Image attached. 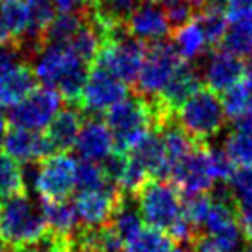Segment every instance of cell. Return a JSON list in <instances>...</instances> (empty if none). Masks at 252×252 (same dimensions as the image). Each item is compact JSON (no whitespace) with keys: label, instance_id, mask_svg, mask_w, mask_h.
Here are the masks:
<instances>
[{"label":"cell","instance_id":"6da1fadb","mask_svg":"<svg viewBox=\"0 0 252 252\" xmlns=\"http://www.w3.org/2000/svg\"><path fill=\"white\" fill-rule=\"evenodd\" d=\"M138 211L149 228L169 235L173 240H190L195 233L183 213V193L175 183L151 180L138 190Z\"/></svg>","mask_w":252,"mask_h":252},{"label":"cell","instance_id":"7a4b0ae2","mask_svg":"<svg viewBox=\"0 0 252 252\" xmlns=\"http://www.w3.org/2000/svg\"><path fill=\"white\" fill-rule=\"evenodd\" d=\"M36 80L57 90L69 104L81 100L87 83V63L80 59L66 43H45L35 52Z\"/></svg>","mask_w":252,"mask_h":252},{"label":"cell","instance_id":"3957f363","mask_svg":"<svg viewBox=\"0 0 252 252\" xmlns=\"http://www.w3.org/2000/svg\"><path fill=\"white\" fill-rule=\"evenodd\" d=\"M42 209L28 195L0 202V240L11 252H32L49 238Z\"/></svg>","mask_w":252,"mask_h":252},{"label":"cell","instance_id":"277c9868","mask_svg":"<svg viewBox=\"0 0 252 252\" xmlns=\"http://www.w3.org/2000/svg\"><path fill=\"white\" fill-rule=\"evenodd\" d=\"M176 121L197 144H206L209 138L220 135L226 114L216 92L204 88L176 109Z\"/></svg>","mask_w":252,"mask_h":252},{"label":"cell","instance_id":"5b68a950","mask_svg":"<svg viewBox=\"0 0 252 252\" xmlns=\"http://www.w3.org/2000/svg\"><path fill=\"white\" fill-rule=\"evenodd\" d=\"M145 54L147 50L144 43L133 38L123 26L107 36L95 63L125 83H135L140 74Z\"/></svg>","mask_w":252,"mask_h":252},{"label":"cell","instance_id":"8992f818","mask_svg":"<svg viewBox=\"0 0 252 252\" xmlns=\"http://www.w3.org/2000/svg\"><path fill=\"white\" fill-rule=\"evenodd\" d=\"M182 64V57L173 43L156 42L149 47L137 80L138 94L142 97L156 98L161 95L175 71Z\"/></svg>","mask_w":252,"mask_h":252},{"label":"cell","instance_id":"52a82bcc","mask_svg":"<svg viewBox=\"0 0 252 252\" xmlns=\"http://www.w3.org/2000/svg\"><path fill=\"white\" fill-rule=\"evenodd\" d=\"M78 162L66 152L52 154L33 171V187L43 200L66 199L76 189Z\"/></svg>","mask_w":252,"mask_h":252},{"label":"cell","instance_id":"ba28073f","mask_svg":"<svg viewBox=\"0 0 252 252\" xmlns=\"http://www.w3.org/2000/svg\"><path fill=\"white\" fill-rule=\"evenodd\" d=\"M61 109V95L49 87L35 88L28 97L11 107L9 121L14 128L40 131L49 128Z\"/></svg>","mask_w":252,"mask_h":252},{"label":"cell","instance_id":"9c48e42d","mask_svg":"<svg viewBox=\"0 0 252 252\" xmlns=\"http://www.w3.org/2000/svg\"><path fill=\"white\" fill-rule=\"evenodd\" d=\"M126 95H128V88L125 81H121L104 67L95 66L87 76L80 104L85 111L98 114L125 100Z\"/></svg>","mask_w":252,"mask_h":252},{"label":"cell","instance_id":"30bf717a","mask_svg":"<svg viewBox=\"0 0 252 252\" xmlns=\"http://www.w3.org/2000/svg\"><path fill=\"white\" fill-rule=\"evenodd\" d=\"M171 176L185 197L206 193L216 183L209 162V147L197 145L175 169Z\"/></svg>","mask_w":252,"mask_h":252},{"label":"cell","instance_id":"8fae6325","mask_svg":"<svg viewBox=\"0 0 252 252\" xmlns=\"http://www.w3.org/2000/svg\"><path fill=\"white\" fill-rule=\"evenodd\" d=\"M126 32L140 42H162L171 32L166 9L156 0H142L128 21L125 23Z\"/></svg>","mask_w":252,"mask_h":252},{"label":"cell","instance_id":"7c38bea8","mask_svg":"<svg viewBox=\"0 0 252 252\" xmlns=\"http://www.w3.org/2000/svg\"><path fill=\"white\" fill-rule=\"evenodd\" d=\"M121 197L123 193L114 185L98 190H80L74 199L78 220L85 224V228L107 224Z\"/></svg>","mask_w":252,"mask_h":252},{"label":"cell","instance_id":"4fadbf2b","mask_svg":"<svg viewBox=\"0 0 252 252\" xmlns=\"http://www.w3.org/2000/svg\"><path fill=\"white\" fill-rule=\"evenodd\" d=\"M4 149L7 156L19 162H42L56 151L47 135L14 126L5 133Z\"/></svg>","mask_w":252,"mask_h":252},{"label":"cell","instance_id":"5bb4252c","mask_svg":"<svg viewBox=\"0 0 252 252\" xmlns=\"http://www.w3.org/2000/svg\"><path fill=\"white\" fill-rule=\"evenodd\" d=\"M244 71L245 66L242 64L240 57L226 50H214L204 64L202 76L209 90L224 94L240 83V80L244 78Z\"/></svg>","mask_w":252,"mask_h":252},{"label":"cell","instance_id":"9a60e30c","mask_svg":"<svg viewBox=\"0 0 252 252\" xmlns=\"http://www.w3.org/2000/svg\"><path fill=\"white\" fill-rule=\"evenodd\" d=\"M74 147L83 161L102 162L116 152L114 135L105 121L90 119L81 126Z\"/></svg>","mask_w":252,"mask_h":252},{"label":"cell","instance_id":"2e32d148","mask_svg":"<svg viewBox=\"0 0 252 252\" xmlns=\"http://www.w3.org/2000/svg\"><path fill=\"white\" fill-rule=\"evenodd\" d=\"M36 87V74L26 63H12L0 67V107H12L28 97Z\"/></svg>","mask_w":252,"mask_h":252},{"label":"cell","instance_id":"e0dca14e","mask_svg":"<svg viewBox=\"0 0 252 252\" xmlns=\"http://www.w3.org/2000/svg\"><path fill=\"white\" fill-rule=\"evenodd\" d=\"M200 90V73L192 64H180V67L175 71L171 80L161 92L159 98L162 105L168 111L175 112L185 100H189L195 92Z\"/></svg>","mask_w":252,"mask_h":252},{"label":"cell","instance_id":"ac0fdd59","mask_svg":"<svg viewBox=\"0 0 252 252\" xmlns=\"http://www.w3.org/2000/svg\"><path fill=\"white\" fill-rule=\"evenodd\" d=\"M81 126H83V116L74 105H67L59 109L56 118L47 128V138L54 145L56 151L66 152L74 147L76 138L80 135Z\"/></svg>","mask_w":252,"mask_h":252},{"label":"cell","instance_id":"d6986e66","mask_svg":"<svg viewBox=\"0 0 252 252\" xmlns=\"http://www.w3.org/2000/svg\"><path fill=\"white\" fill-rule=\"evenodd\" d=\"M131 159L138 162L142 168L145 169L149 176L154 178H164L169 175V166L168 159H166L164 145H162L161 135L159 133H151L147 137H144L130 152H128Z\"/></svg>","mask_w":252,"mask_h":252},{"label":"cell","instance_id":"ffe728a7","mask_svg":"<svg viewBox=\"0 0 252 252\" xmlns=\"http://www.w3.org/2000/svg\"><path fill=\"white\" fill-rule=\"evenodd\" d=\"M40 209H42L43 220L52 237L73 238L78 223H80L74 202H69L67 199L43 200Z\"/></svg>","mask_w":252,"mask_h":252},{"label":"cell","instance_id":"44dd1931","mask_svg":"<svg viewBox=\"0 0 252 252\" xmlns=\"http://www.w3.org/2000/svg\"><path fill=\"white\" fill-rule=\"evenodd\" d=\"M78 252H126L125 240L111 223L95 228H85L74 240Z\"/></svg>","mask_w":252,"mask_h":252},{"label":"cell","instance_id":"7402d4cb","mask_svg":"<svg viewBox=\"0 0 252 252\" xmlns=\"http://www.w3.org/2000/svg\"><path fill=\"white\" fill-rule=\"evenodd\" d=\"M223 149L233 164L252 169V119L235 123V128L224 138Z\"/></svg>","mask_w":252,"mask_h":252},{"label":"cell","instance_id":"603a6c76","mask_svg":"<svg viewBox=\"0 0 252 252\" xmlns=\"http://www.w3.org/2000/svg\"><path fill=\"white\" fill-rule=\"evenodd\" d=\"M173 45H175L176 52L180 54V57L185 61H193L204 52V49L207 47L206 36L200 28V25L192 19L187 25L175 28L173 33Z\"/></svg>","mask_w":252,"mask_h":252},{"label":"cell","instance_id":"cb8c5ba5","mask_svg":"<svg viewBox=\"0 0 252 252\" xmlns=\"http://www.w3.org/2000/svg\"><path fill=\"white\" fill-rule=\"evenodd\" d=\"M109 223L118 231L119 237L125 240V245L144 230V226H142L144 220H142V216H140L138 206H133V202H130V200L126 199V195H123L121 199H119V202H118V206H116Z\"/></svg>","mask_w":252,"mask_h":252},{"label":"cell","instance_id":"d4e9b609","mask_svg":"<svg viewBox=\"0 0 252 252\" xmlns=\"http://www.w3.org/2000/svg\"><path fill=\"white\" fill-rule=\"evenodd\" d=\"M26 175L21 162L11 156H0V200L25 193Z\"/></svg>","mask_w":252,"mask_h":252},{"label":"cell","instance_id":"484cf974","mask_svg":"<svg viewBox=\"0 0 252 252\" xmlns=\"http://www.w3.org/2000/svg\"><path fill=\"white\" fill-rule=\"evenodd\" d=\"M221 102H223L224 114L231 121L240 123L252 119V92L242 81L224 92Z\"/></svg>","mask_w":252,"mask_h":252},{"label":"cell","instance_id":"4316f807","mask_svg":"<svg viewBox=\"0 0 252 252\" xmlns=\"http://www.w3.org/2000/svg\"><path fill=\"white\" fill-rule=\"evenodd\" d=\"M221 43L226 52L240 59L252 57V21L230 23Z\"/></svg>","mask_w":252,"mask_h":252},{"label":"cell","instance_id":"83f0119b","mask_svg":"<svg viewBox=\"0 0 252 252\" xmlns=\"http://www.w3.org/2000/svg\"><path fill=\"white\" fill-rule=\"evenodd\" d=\"M85 21V12L80 14H59L52 19L50 26L43 35V43H67L74 33L81 28Z\"/></svg>","mask_w":252,"mask_h":252},{"label":"cell","instance_id":"f1b7e54d","mask_svg":"<svg viewBox=\"0 0 252 252\" xmlns=\"http://www.w3.org/2000/svg\"><path fill=\"white\" fill-rule=\"evenodd\" d=\"M173 238L154 228H144L126 244V252H171Z\"/></svg>","mask_w":252,"mask_h":252},{"label":"cell","instance_id":"f546056e","mask_svg":"<svg viewBox=\"0 0 252 252\" xmlns=\"http://www.w3.org/2000/svg\"><path fill=\"white\" fill-rule=\"evenodd\" d=\"M112 185L98 162L81 161L76 169V187L80 190H98Z\"/></svg>","mask_w":252,"mask_h":252},{"label":"cell","instance_id":"4dcf8cb0","mask_svg":"<svg viewBox=\"0 0 252 252\" xmlns=\"http://www.w3.org/2000/svg\"><path fill=\"white\" fill-rule=\"evenodd\" d=\"M230 195L237 204H252V169L240 168L228 180Z\"/></svg>","mask_w":252,"mask_h":252},{"label":"cell","instance_id":"1f68e13d","mask_svg":"<svg viewBox=\"0 0 252 252\" xmlns=\"http://www.w3.org/2000/svg\"><path fill=\"white\" fill-rule=\"evenodd\" d=\"M209 162L216 182H228L235 173V164L228 158L224 149H209Z\"/></svg>","mask_w":252,"mask_h":252},{"label":"cell","instance_id":"d6a6232c","mask_svg":"<svg viewBox=\"0 0 252 252\" xmlns=\"http://www.w3.org/2000/svg\"><path fill=\"white\" fill-rule=\"evenodd\" d=\"M197 7H193L189 2H175V4L166 5V14H168L171 28H180V26L190 23L195 18Z\"/></svg>","mask_w":252,"mask_h":252},{"label":"cell","instance_id":"836d02e7","mask_svg":"<svg viewBox=\"0 0 252 252\" xmlns=\"http://www.w3.org/2000/svg\"><path fill=\"white\" fill-rule=\"evenodd\" d=\"M230 23L252 21V0H221Z\"/></svg>","mask_w":252,"mask_h":252},{"label":"cell","instance_id":"e575fe53","mask_svg":"<svg viewBox=\"0 0 252 252\" xmlns=\"http://www.w3.org/2000/svg\"><path fill=\"white\" fill-rule=\"evenodd\" d=\"M32 252H78V249L74 238H59L49 235V238Z\"/></svg>","mask_w":252,"mask_h":252},{"label":"cell","instance_id":"d590c367","mask_svg":"<svg viewBox=\"0 0 252 252\" xmlns=\"http://www.w3.org/2000/svg\"><path fill=\"white\" fill-rule=\"evenodd\" d=\"M235 214H237L242 235L252 242V204H237V213Z\"/></svg>","mask_w":252,"mask_h":252},{"label":"cell","instance_id":"8d00e7d4","mask_svg":"<svg viewBox=\"0 0 252 252\" xmlns=\"http://www.w3.org/2000/svg\"><path fill=\"white\" fill-rule=\"evenodd\" d=\"M59 14H80L90 5V0H50Z\"/></svg>","mask_w":252,"mask_h":252},{"label":"cell","instance_id":"74e56055","mask_svg":"<svg viewBox=\"0 0 252 252\" xmlns=\"http://www.w3.org/2000/svg\"><path fill=\"white\" fill-rule=\"evenodd\" d=\"M18 52V47L11 45V43H0V67H4L5 64L16 61V54Z\"/></svg>","mask_w":252,"mask_h":252},{"label":"cell","instance_id":"f35d334b","mask_svg":"<svg viewBox=\"0 0 252 252\" xmlns=\"http://www.w3.org/2000/svg\"><path fill=\"white\" fill-rule=\"evenodd\" d=\"M244 85L252 92V57L249 61V64L245 66V71H244Z\"/></svg>","mask_w":252,"mask_h":252},{"label":"cell","instance_id":"ab89813d","mask_svg":"<svg viewBox=\"0 0 252 252\" xmlns=\"http://www.w3.org/2000/svg\"><path fill=\"white\" fill-rule=\"evenodd\" d=\"M5 133H7V119H5V116L2 114V111H0V151H2V147H4Z\"/></svg>","mask_w":252,"mask_h":252},{"label":"cell","instance_id":"60d3db41","mask_svg":"<svg viewBox=\"0 0 252 252\" xmlns=\"http://www.w3.org/2000/svg\"><path fill=\"white\" fill-rule=\"evenodd\" d=\"M171 252H192V251H189V249H185V247H173Z\"/></svg>","mask_w":252,"mask_h":252},{"label":"cell","instance_id":"b9f144b4","mask_svg":"<svg viewBox=\"0 0 252 252\" xmlns=\"http://www.w3.org/2000/svg\"><path fill=\"white\" fill-rule=\"evenodd\" d=\"M0 252H9V249L5 247V244L2 240H0Z\"/></svg>","mask_w":252,"mask_h":252},{"label":"cell","instance_id":"7bdbcfd3","mask_svg":"<svg viewBox=\"0 0 252 252\" xmlns=\"http://www.w3.org/2000/svg\"><path fill=\"white\" fill-rule=\"evenodd\" d=\"M240 252H252V242H251V244L247 245V247H244V249H242Z\"/></svg>","mask_w":252,"mask_h":252},{"label":"cell","instance_id":"ee69618b","mask_svg":"<svg viewBox=\"0 0 252 252\" xmlns=\"http://www.w3.org/2000/svg\"><path fill=\"white\" fill-rule=\"evenodd\" d=\"M2 2H4V0H0V9H2Z\"/></svg>","mask_w":252,"mask_h":252},{"label":"cell","instance_id":"f6af8a7d","mask_svg":"<svg viewBox=\"0 0 252 252\" xmlns=\"http://www.w3.org/2000/svg\"><path fill=\"white\" fill-rule=\"evenodd\" d=\"M90 2H95V0H90Z\"/></svg>","mask_w":252,"mask_h":252}]
</instances>
